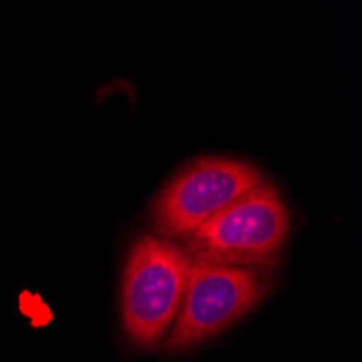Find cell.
Instances as JSON below:
<instances>
[{
  "label": "cell",
  "instance_id": "cell-1",
  "mask_svg": "<svg viewBox=\"0 0 362 362\" xmlns=\"http://www.w3.org/2000/svg\"><path fill=\"white\" fill-rule=\"evenodd\" d=\"M191 256L158 237H141L128 254L122 284V321L130 343L150 349L180 310Z\"/></svg>",
  "mask_w": 362,
  "mask_h": 362
},
{
  "label": "cell",
  "instance_id": "cell-2",
  "mask_svg": "<svg viewBox=\"0 0 362 362\" xmlns=\"http://www.w3.org/2000/svg\"><path fill=\"white\" fill-rule=\"evenodd\" d=\"M288 235V211L278 189L260 182L191 233L189 247L197 260L219 265H265Z\"/></svg>",
  "mask_w": 362,
  "mask_h": 362
},
{
  "label": "cell",
  "instance_id": "cell-3",
  "mask_svg": "<svg viewBox=\"0 0 362 362\" xmlns=\"http://www.w3.org/2000/svg\"><path fill=\"white\" fill-rule=\"evenodd\" d=\"M267 293L258 272L209 260H191L178 321L165 341L168 351L202 345L245 317Z\"/></svg>",
  "mask_w": 362,
  "mask_h": 362
},
{
  "label": "cell",
  "instance_id": "cell-4",
  "mask_svg": "<svg viewBox=\"0 0 362 362\" xmlns=\"http://www.w3.org/2000/svg\"><path fill=\"white\" fill-rule=\"evenodd\" d=\"M260 182V172L250 163L197 158L158 193L152 204L154 226L168 237H189Z\"/></svg>",
  "mask_w": 362,
  "mask_h": 362
}]
</instances>
